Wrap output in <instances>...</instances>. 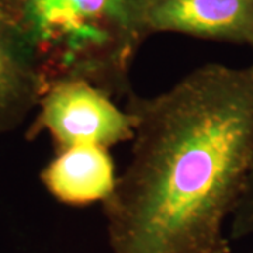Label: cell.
I'll return each mask as SVG.
<instances>
[{
  "label": "cell",
  "mask_w": 253,
  "mask_h": 253,
  "mask_svg": "<svg viewBox=\"0 0 253 253\" xmlns=\"http://www.w3.org/2000/svg\"><path fill=\"white\" fill-rule=\"evenodd\" d=\"M132 152L103 203L113 253H231L225 222L253 169V63H206L131 93Z\"/></svg>",
  "instance_id": "1"
},
{
  "label": "cell",
  "mask_w": 253,
  "mask_h": 253,
  "mask_svg": "<svg viewBox=\"0 0 253 253\" xmlns=\"http://www.w3.org/2000/svg\"><path fill=\"white\" fill-rule=\"evenodd\" d=\"M34 48L45 83L83 81L114 97L149 37L145 0H0Z\"/></svg>",
  "instance_id": "2"
},
{
  "label": "cell",
  "mask_w": 253,
  "mask_h": 253,
  "mask_svg": "<svg viewBox=\"0 0 253 253\" xmlns=\"http://www.w3.org/2000/svg\"><path fill=\"white\" fill-rule=\"evenodd\" d=\"M28 138L46 131L58 148L94 145L111 148L132 141L134 120L113 97L83 81H62L46 87Z\"/></svg>",
  "instance_id": "3"
},
{
  "label": "cell",
  "mask_w": 253,
  "mask_h": 253,
  "mask_svg": "<svg viewBox=\"0 0 253 253\" xmlns=\"http://www.w3.org/2000/svg\"><path fill=\"white\" fill-rule=\"evenodd\" d=\"M145 24L149 36L176 33L249 45L253 0H145Z\"/></svg>",
  "instance_id": "4"
},
{
  "label": "cell",
  "mask_w": 253,
  "mask_h": 253,
  "mask_svg": "<svg viewBox=\"0 0 253 253\" xmlns=\"http://www.w3.org/2000/svg\"><path fill=\"white\" fill-rule=\"evenodd\" d=\"M44 91L34 48L0 3V134L16 129Z\"/></svg>",
  "instance_id": "5"
},
{
  "label": "cell",
  "mask_w": 253,
  "mask_h": 253,
  "mask_svg": "<svg viewBox=\"0 0 253 253\" xmlns=\"http://www.w3.org/2000/svg\"><path fill=\"white\" fill-rule=\"evenodd\" d=\"M116 166L107 148L78 145L62 148L41 172V180L59 203L84 207L106 201L114 190Z\"/></svg>",
  "instance_id": "6"
},
{
  "label": "cell",
  "mask_w": 253,
  "mask_h": 253,
  "mask_svg": "<svg viewBox=\"0 0 253 253\" xmlns=\"http://www.w3.org/2000/svg\"><path fill=\"white\" fill-rule=\"evenodd\" d=\"M253 236V169L244 193L229 218L228 238L229 241H239Z\"/></svg>",
  "instance_id": "7"
},
{
  "label": "cell",
  "mask_w": 253,
  "mask_h": 253,
  "mask_svg": "<svg viewBox=\"0 0 253 253\" xmlns=\"http://www.w3.org/2000/svg\"><path fill=\"white\" fill-rule=\"evenodd\" d=\"M249 45H251V48L253 49V37H252V40H251V42H249Z\"/></svg>",
  "instance_id": "8"
}]
</instances>
